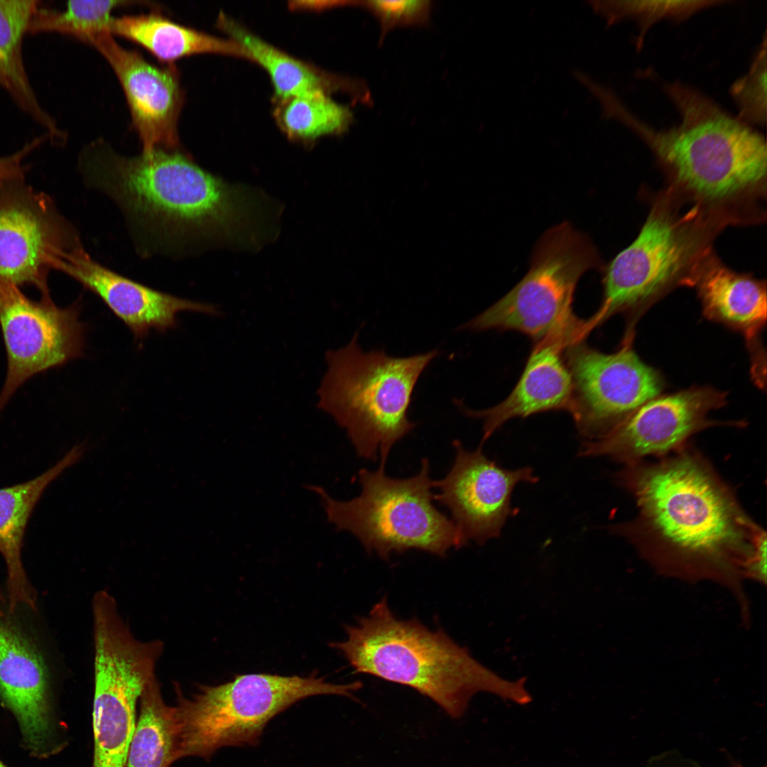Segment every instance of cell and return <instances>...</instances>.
Returning <instances> with one entry per match:
<instances>
[{"mask_svg": "<svg viewBox=\"0 0 767 767\" xmlns=\"http://www.w3.org/2000/svg\"><path fill=\"white\" fill-rule=\"evenodd\" d=\"M80 165L92 187L163 246L221 241L254 247L270 234L266 196L212 175L178 149L127 157L101 140L84 149Z\"/></svg>", "mask_w": 767, "mask_h": 767, "instance_id": "cell-1", "label": "cell"}, {"mask_svg": "<svg viewBox=\"0 0 767 767\" xmlns=\"http://www.w3.org/2000/svg\"><path fill=\"white\" fill-rule=\"evenodd\" d=\"M616 479L633 496L637 513L610 530L653 560L691 570L746 572L766 543L765 531L692 449L624 465Z\"/></svg>", "mask_w": 767, "mask_h": 767, "instance_id": "cell-2", "label": "cell"}, {"mask_svg": "<svg viewBox=\"0 0 767 767\" xmlns=\"http://www.w3.org/2000/svg\"><path fill=\"white\" fill-rule=\"evenodd\" d=\"M344 629L347 638L330 645L342 653L354 673L411 687L452 718L462 717L471 698L479 692L519 705L531 700L526 678L504 679L442 629L430 630L417 619H397L386 597L368 616Z\"/></svg>", "mask_w": 767, "mask_h": 767, "instance_id": "cell-3", "label": "cell"}, {"mask_svg": "<svg viewBox=\"0 0 767 767\" xmlns=\"http://www.w3.org/2000/svg\"><path fill=\"white\" fill-rule=\"evenodd\" d=\"M665 91L679 111L678 125L657 130L633 114L624 124L646 142L676 181L716 204L761 189L767 170L765 138L687 87L675 83Z\"/></svg>", "mask_w": 767, "mask_h": 767, "instance_id": "cell-4", "label": "cell"}, {"mask_svg": "<svg viewBox=\"0 0 767 767\" xmlns=\"http://www.w3.org/2000/svg\"><path fill=\"white\" fill-rule=\"evenodd\" d=\"M359 330L344 347L326 352L317 407L347 432L357 455L386 466L393 446L416 423L408 418L412 394L436 349L406 357L362 350Z\"/></svg>", "mask_w": 767, "mask_h": 767, "instance_id": "cell-5", "label": "cell"}, {"mask_svg": "<svg viewBox=\"0 0 767 767\" xmlns=\"http://www.w3.org/2000/svg\"><path fill=\"white\" fill-rule=\"evenodd\" d=\"M359 681L329 682L306 677L267 673L237 675L217 685H202L191 697L177 692L178 758L210 760L224 747L256 746L266 725L296 702L315 695L356 700Z\"/></svg>", "mask_w": 767, "mask_h": 767, "instance_id": "cell-6", "label": "cell"}, {"mask_svg": "<svg viewBox=\"0 0 767 767\" xmlns=\"http://www.w3.org/2000/svg\"><path fill=\"white\" fill-rule=\"evenodd\" d=\"M385 467L360 469L361 492L348 501L332 498L319 486L305 487L319 496L329 523L354 535L366 552L385 560L393 553L412 549L444 557L452 548L465 546L453 521L433 504L434 481L427 458L418 473L408 478L388 477Z\"/></svg>", "mask_w": 767, "mask_h": 767, "instance_id": "cell-7", "label": "cell"}, {"mask_svg": "<svg viewBox=\"0 0 767 767\" xmlns=\"http://www.w3.org/2000/svg\"><path fill=\"white\" fill-rule=\"evenodd\" d=\"M599 265L591 240L563 222L548 229L536 244L526 276L504 297L461 326L473 331L515 330L535 342L559 339L570 345L592 330L572 311L579 279Z\"/></svg>", "mask_w": 767, "mask_h": 767, "instance_id": "cell-8", "label": "cell"}, {"mask_svg": "<svg viewBox=\"0 0 767 767\" xmlns=\"http://www.w3.org/2000/svg\"><path fill=\"white\" fill-rule=\"evenodd\" d=\"M695 208L676 212L665 200L654 205L636 238L606 266L603 298L593 327L616 312L651 300L682 278L701 252V222Z\"/></svg>", "mask_w": 767, "mask_h": 767, "instance_id": "cell-9", "label": "cell"}, {"mask_svg": "<svg viewBox=\"0 0 767 767\" xmlns=\"http://www.w3.org/2000/svg\"><path fill=\"white\" fill-rule=\"evenodd\" d=\"M92 767H124L136 724V705L156 676L158 640L141 641L129 628L108 624L94 633Z\"/></svg>", "mask_w": 767, "mask_h": 767, "instance_id": "cell-10", "label": "cell"}, {"mask_svg": "<svg viewBox=\"0 0 767 767\" xmlns=\"http://www.w3.org/2000/svg\"><path fill=\"white\" fill-rule=\"evenodd\" d=\"M80 244L48 195L24 178L0 183V283L32 285L50 296L49 272Z\"/></svg>", "mask_w": 767, "mask_h": 767, "instance_id": "cell-11", "label": "cell"}, {"mask_svg": "<svg viewBox=\"0 0 767 767\" xmlns=\"http://www.w3.org/2000/svg\"><path fill=\"white\" fill-rule=\"evenodd\" d=\"M564 352L573 386L570 413L585 442L605 435L662 389L658 373L629 344L606 354L583 339Z\"/></svg>", "mask_w": 767, "mask_h": 767, "instance_id": "cell-12", "label": "cell"}, {"mask_svg": "<svg viewBox=\"0 0 767 767\" xmlns=\"http://www.w3.org/2000/svg\"><path fill=\"white\" fill-rule=\"evenodd\" d=\"M80 311L79 300L62 308L50 296L33 300L19 287L0 283V327L7 356L0 410L31 377L83 354L86 327Z\"/></svg>", "mask_w": 767, "mask_h": 767, "instance_id": "cell-13", "label": "cell"}, {"mask_svg": "<svg viewBox=\"0 0 767 767\" xmlns=\"http://www.w3.org/2000/svg\"><path fill=\"white\" fill-rule=\"evenodd\" d=\"M724 400L723 393L709 387L656 397L603 437L584 442L579 455L606 457L624 465L667 456L684 447L693 434L715 423L707 415Z\"/></svg>", "mask_w": 767, "mask_h": 767, "instance_id": "cell-14", "label": "cell"}, {"mask_svg": "<svg viewBox=\"0 0 767 767\" xmlns=\"http://www.w3.org/2000/svg\"><path fill=\"white\" fill-rule=\"evenodd\" d=\"M453 445V464L442 479L433 482L439 492L434 501L450 512L462 540L482 545L499 537L507 520L516 514L511 505L515 487L520 483L535 484L538 477L531 467L508 469L489 459L482 445L469 451L458 440Z\"/></svg>", "mask_w": 767, "mask_h": 767, "instance_id": "cell-15", "label": "cell"}, {"mask_svg": "<svg viewBox=\"0 0 767 767\" xmlns=\"http://www.w3.org/2000/svg\"><path fill=\"white\" fill-rule=\"evenodd\" d=\"M86 43L103 55L116 73L143 152L178 149V121L184 96L175 67L149 62L138 52L119 45L109 31L92 35Z\"/></svg>", "mask_w": 767, "mask_h": 767, "instance_id": "cell-16", "label": "cell"}, {"mask_svg": "<svg viewBox=\"0 0 767 767\" xmlns=\"http://www.w3.org/2000/svg\"><path fill=\"white\" fill-rule=\"evenodd\" d=\"M58 270L97 295L136 340L151 330L164 332L176 327L177 315L182 311L222 314L214 305L180 298L123 276L94 261L81 244L65 256Z\"/></svg>", "mask_w": 767, "mask_h": 767, "instance_id": "cell-17", "label": "cell"}, {"mask_svg": "<svg viewBox=\"0 0 767 767\" xmlns=\"http://www.w3.org/2000/svg\"><path fill=\"white\" fill-rule=\"evenodd\" d=\"M50 677L31 637L12 619H0V697L16 717L28 748L48 751L51 736Z\"/></svg>", "mask_w": 767, "mask_h": 767, "instance_id": "cell-18", "label": "cell"}, {"mask_svg": "<svg viewBox=\"0 0 767 767\" xmlns=\"http://www.w3.org/2000/svg\"><path fill=\"white\" fill-rule=\"evenodd\" d=\"M567 345L548 338L535 342L523 371L511 393L489 409H463L469 416L482 418L481 444L506 422L550 410L570 412L573 386L570 372L562 357Z\"/></svg>", "mask_w": 767, "mask_h": 767, "instance_id": "cell-19", "label": "cell"}, {"mask_svg": "<svg viewBox=\"0 0 767 767\" xmlns=\"http://www.w3.org/2000/svg\"><path fill=\"white\" fill-rule=\"evenodd\" d=\"M84 443L75 445L53 467L24 483L0 489V553L7 569L8 609L19 606L36 610V595L26 577L21 549L27 523L45 488L83 455Z\"/></svg>", "mask_w": 767, "mask_h": 767, "instance_id": "cell-20", "label": "cell"}, {"mask_svg": "<svg viewBox=\"0 0 767 767\" xmlns=\"http://www.w3.org/2000/svg\"><path fill=\"white\" fill-rule=\"evenodd\" d=\"M685 283L695 285L705 313L751 339L766 320V288L761 281L731 271L705 253Z\"/></svg>", "mask_w": 767, "mask_h": 767, "instance_id": "cell-21", "label": "cell"}, {"mask_svg": "<svg viewBox=\"0 0 767 767\" xmlns=\"http://www.w3.org/2000/svg\"><path fill=\"white\" fill-rule=\"evenodd\" d=\"M217 25L246 50L250 60L267 71L278 100L316 91L330 94L344 91L359 103L369 105L371 102L370 91L363 81L320 72L268 44L223 13L218 16Z\"/></svg>", "mask_w": 767, "mask_h": 767, "instance_id": "cell-22", "label": "cell"}, {"mask_svg": "<svg viewBox=\"0 0 767 767\" xmlns=\"http://www.w3.org/2000/svg\"><path fill=\"white\" fill-rule=\"evenodd\" d=\"M109 31L134 41L159 60L172 62L201 53H214L250 59L232 40L222 39L173 22L157 13L112 18Z\"/></svg>", "mask_w": 767, "mask_h": 767, "instance_id": "cell-23", "label": "cell"}, {"mask_svg": "<svg viewBox=\"0 0 767 767\" xmlns=\"http://www.w3.org/2000/svg\"><path fill=\"white\" fill-rule=\"evenodd\" d=\"M38 1L0 0V86L17 104L48 132L51 140L63 137L54 121L40 105L23 60V41Z\"/></svg>", "mask_w": 767, "mask_h": 767, "instance_id": "cell-24", "label": "cell"}, {"mask_svg": "<svg viewBox=\"0 0 767 767\" xmlns=\"http://www.w3.org/2000/svg\"><path fill=\"white\" fill-rule=\"evenodd\" d=\"M178 733L175 707L165 703L155 676L141 695L124 767H170L178 760Z\"/></svg>", "mask_w": 767, "mask_h": 767, "instance_id": "cell-25", "label": "cell"}, {"mask_svg": "<svg viewBox=\"0 0 767 767\" xmlns=\"http://www.w3.org/2000/svg\"><path fill=\"white\" fill-rule=\"evenodd\" d=\"M279 101L275 117L290 138L308 141L325 135L342 134L354 121L351 109L334 102L325 91Z\"/></svg>", "mask_w": 767, "mask_h": 767, "instance_id": "cell-26", "label": "cell"}, {"mask_svg": "<svg viewBox=\"0 0 767 767\" xmlns=\"http://www.w3.org/2000/svg\"><path fill=\"white\" fill-rule=\"evenodd\" d=\"M129 1H70L63 11L38 7L29 26V33L57 32L85 42L97 33L109 31L111 11ZM110 32V31H109Z\"/></svg>", "mask_w": 767, "mask_h": 767, "instance_id": "cell-27", "label": "cell"}, {"mask_svg": "<svg viewBox=\"0 0 767 767\" xmlns=\"http://www.w3.org/2000/svg\"><path fill=\"white\" fill-rule=\"evenodd\" d=\"M721 1H592L590 4L608 23L628 19L640 27V45L643 36L655 23L665 19L683 20Z\"/></svg>", "mask_w": 767, "mask_h": 767, "instance_id": "cell-28", "label": "cell"}, {"mask_svg": "<svg viewBox=\"0 0 767 767\" xmlns=\"http://www.w3.org/2000/svg\"><path fill=\"white\" fill-rule=\"evenodd\" d=\"M730 93L739 109L738 119L746 124L766 125V35L749 71L731 85Z\"/></svg>", "mask_w": 767, "mask_h": 767, "instance_id": "cell-29", "label": "cell"}, {"mask_svg": "<svg viewBox=\"0 0 767 767\" xmlns=\"http://www.w3.org/2000/svg\"><path fill=\"white\" fill-rule=\"evenodd\" d=\"M370 12L380 26V43L386 34L398 27L425 26L430 22L433 2L429 0L359 1V5Z\"/></svg>", "mask_w": 767, "mask_h": 767, "instance_id": "cell-30", "label": "cell"}, {"mask_svg": "<svg viewBox=\"0 0 767 767\" xmlns=\"http://www.w3.org/2000/svg\"><path fill=\"white\" fill-rule=\"evenodd\" d=\"M45 138V136L35 138L26 144L16 153L0 157V183L13 179L24 178V175L28 169V166L23 163L24 158L43 142Z\"/></svg>", "mask_w": 767, "mask_h": 767, "instance_id": "cell-31", "label": "cell"}, {"mask_svg": "<svg viewBox=\"0 0 767 767\" xmlns=\"http://www.w3.org/2000/svg\"><path fill=\"white\" fill-rule=\"evenodd\" d=\"M644 767H700L695 761L676 751H668L652 757Z\"/></svg>", "mask_w": 767, "mask_h": 767, "instance_id": "cell-32", "label": "cell"}, {"mask_svg": "<svg viewBox=\"0 0 767 767\" xmlns=\"http://www.w3.org/2000/svg\"><path fill=\"white\" fill-rule=\"evenodd\" d=\"M4 603H5L4 597L1 591L0 590V619L2 618L4 616V609H3Z\"/></svg>", "mask_w": 767, "mask_h": 767, "instance_id": "cell-33", "label": "cell"}, {"mask_svg": "<svg viewBox=\"0 0 767 767\" xmlns=\"http://www.w3.org/2000/svg\"><path fill=\"white\" fill-rule=\"evenodd\" d=\"M730 767H744V766H743V765L741 763H739L737 761H734V762L731 763Z\"/></svg>", "mask_w": 767, "mask_h": 767, "instance_id": "cell-34", "label": "cell"}, {"mask_svg": "<svg viewBox=\"0 0 767 767\" xmlns=\"http://www.w3.org/2000/svg\"><path fill=\"white\" fill-rule=\"evenodd\" d=\"M0 767H7V766H5V765H4V763H3L2 762H1V761L0 760Z\"/></svg>", "mask_w": 767, "mask_h": 767, "instance_id": "cell-35", "label": "cell"}]
</instances>
